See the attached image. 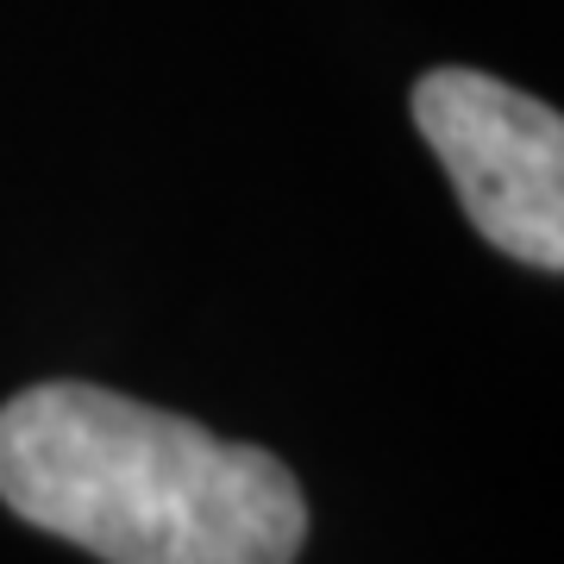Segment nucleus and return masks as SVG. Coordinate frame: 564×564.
<instances>
[{"label": "nucleus", "mask_w": 564, "mask_h": 564, "mask_svg": "<svg viewBox=\"0 0 564 564\" xmlns=\"http://www.w3.org/2000/svg\"><path fill=\"white\" fill-rule=\"evenodd\" d=\"M0 502L107 564H295L307 540L289 464L95 383L0 408Z\"/></svg>", "instance_id": "obj_1"}, {"label": "nucleus", "mask_w": 564, "mask_h": 564, "mask_svg": "<svg viewBox=\"0 0 564 564\" xmlns=\"http://www.w3.org/2000/svg\"><path fill=\"white\" fill-rule=\"evenodd\" d=\"M414 126L452 170L470 226L496 251L540 270L564 263V120L545 101L484 76L426 69L414 82Z\"/></svg>", "instance_id": "obj_2"}]
</instances>
